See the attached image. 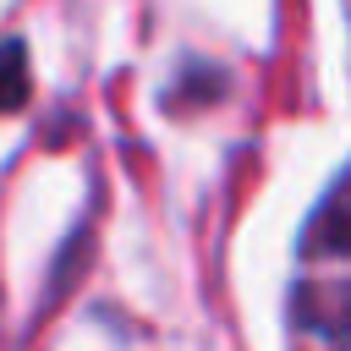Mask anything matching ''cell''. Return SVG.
<instances>
[{
	"instance_id": "1",
	"label": "cell",
	"mask_w": 351,
	"mask_h": 351,
	"mask_svg": "<svg viewBox=\"0 0 351 351\" xmlns=\"http://www.w3.org/2000/svg\"><path fill=\"white\" fill-rule=\"evenodd\" d=\"M291 329L302 351H351V170L324 192L302 230Z\"/></svg>"
},
{
	"instance_id": "2",
	"label": "cell",
	"mask_w": 351,
	"mask_h": 351,
	"mask_svg": "<svg viewBox=\"0 0 351 351\" xmlns=\"http://www.w3.org/2000/svg\"><path fill=\"white\" fill-rule=\"evenodd\" d=\"M22 99H27V55L16 38H0V115L22 110Z\"/></svg>"
}]
</instances>
